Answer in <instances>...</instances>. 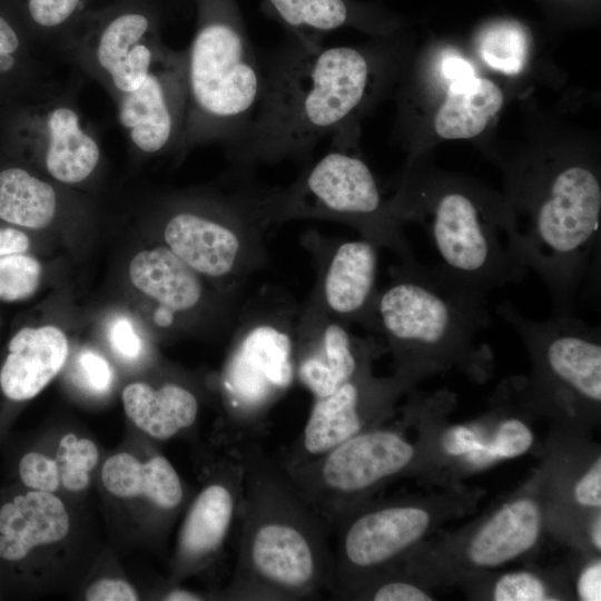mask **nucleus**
<instances>
[{"label": "nucleus", "instance_id": "bb28decb", "mask_svg": "<svg viewBox=\"0 0 601 601\" xmlns=\"http://www.w3.org/2000/svg\"><path fill=\"white\" fill-rule=\"evenodd\" d=\"M529 38L516 22L502 21L490 26L480 39V56L491 68L506 75H516L525 66Z\"/></svg>", "mask_w": 601, "mask_h": 601}, {"label": "nucleus", "instance_id": "4c0bfd02", "mask_svg": "<svg viewBox=\"0 0 601 601\" xmlns=\"http://www.w3.org/2000/svg\"><path fill=\"white\" fill-rule=\"evenodd\" d=\"M375 601H430L420 588L403 581H390L378 585L372 593Z\"/></svg>", "mask_w": 601, "mask_h": 601}, {"label": "nucleus", "instance_id": "f3484780", "mask_svg": "<svg viewBox=\"0 0 601 601\" xmlns=\"http://www.w3.org/2000/svg\"><path fill=\"white\" fill-rule=\"evenodd\" d=\"M132 285L157 304L155 323L173 327L179 317L204 311L205 306L239 309L242 293L228 289L209 292V279L181 260L166 246L144 249L129 263ZM211 280V279H210Z\"/></svg>", "mask_w": 601, "mask_h": 601}, {"label": "nucleus", "instance_id": "7c9ffc66", "mask_svg": "<svg viewBox=\"0 0 601 601\" xmlns=\"http://www.w3.org/2000/svg\"><path fill=\"white\" fill-rule=\"evenodd\" d=\"M19 474L24 485L38 491L53 492L60 484L56 460L41 453H27L19 463Z\"/></svg>", "mask_w": 601, "mask_h": 601}, {"label": "nucleus", "instance_id": "ea45409f", "mask_svg": "<svg viewBox=\"0 0 601 601\" xmlns=\"http://www.w3.org/2000/svg\"><path fill=\"white\" fill-rule=\"evenodd\" d=\"M577 501L585 506L601 505V461L597 460L591 470L579 481L575 486Z\"/></svg>", "mask_w": 601, "mask_h": 601}, {"label": "nucleus", "instance_id": "423d86ee", "mask_svg": "<svg viewBox=\"0 0 601 601\" xmlns=\"http://www.w3.org/2000/svg\"><path fill=\"white\" fill-rule=\"evenodd\" d=\"M274 200L279 224L294 219L343 223L378 248L393 252L402 263L416 262L373 173L335 137L331 149L306 165L289 186L274 188Z\"/></svg>", "mask_w": 601, "mask_h": 601}, {"label": "nucleus", "instance_id": "6e6552de", "mask_svg": "<svg viewBox=\"0 0 601 601\" xmlns=\"http://www.w3.org/2000/svg\"><path fill=\"white\" fill-rule=\"evenodd\" d=\"M428 211L422 221L442 259L440 264L465 284L489 294L521 282L529 268L513 238L511 218L485 209L462 189H445L427 207L402 211L397 219Z\"/></svg>", "mask_w": 601, "mask_h": 601}, {"label": "nucleus", "instance_id": "473e14b6", "mask_svg": "<svg viewBox=\"0 0 601 601\" xmlns=\"http://www.w3.org/2000/svg\"><path fill=\"white\" fill-rule=\"evenodd\" d=\"M79 376L87 388L95 393L107 392L114 381V372L108 361L99 353L82 351L77 358Z\"/></svg>", "mask_w": 601, "mask_h": 601}, {"label": "nucleus", "instance_id": "e433bc0d", "mask_svg": "<svg viewBox=\"0 0 601 601\" xmlns=\"http://www.w3.org/2000/svg\"><path fill=\"white\" fill-rule=\"evenodd\" d=\"M138 598L134 587L120 579H100L86 592L89 601H136Z\"/></svg>", "mask_w": 601, "mask_h": 601}, {"label": "nucleus", "instance_id": "f257e3e1", "mask_svg": "<svg viewBox=\"0 0 601 601\" xmlns=\"http://www.w3.org/2000/svg\"><path fill=\"white\" fill-rule=\"evenodd\" d=\"M262 91L244 135L227 148L235 170L311 162L316 146L344 130L366 99L370 57L353 47L308 48L296 40L260 57Z\"/></svg>", "mask_w": 601, "mask_h": 601}, {"label": "nucleus", "instance_id": "5701e85b", "mask_svg": "<svg viewBox=\"0 0 601 601\" xmlns=\"http://www.w3.org/2000/svg\"><path fill=\"white\" fill-rule=\"evenodd\" d=\"M540 528L541 515L533 501L521 499L506 504L474 536L470 559L482 566L508 562L534 545Z\"/></svg>", "mask_w": 601, "mask_h": 601}, {"label": "nucleus", "instance_id": "c03bdc74", "mask_svg": "<svg viewBox=\"0 0 601 601\" xmlns=\"http://www.w3.org/2000/svg\"><path fill=\"white\" fill-rule=\"evenodd\" d=\"M164 600L167 601H199L204 600L201 594L185 589L176 588L165 594Z\"/></svg>", "mask_w": 601, "mask_h": 601}, {"label": "nucleus", "instance_id": "dca6fc26", "mask_svg": "<svg viewBox=\"0 0 601 601\" xmlns=\"http://www.w3.org/2000/svg\"><path fill=\"white\" fill-rule=\"evenodd\" d=\"M244 492V466L233 447L191 502L183 521L177 544V568L184 574L210 562L221 551Z\"/></svg>", "mask_w": 601, "mask_h": 601}, {"label": "nucleus", "instance_id": "0eeeda50", "mask_svg": "<svg viewBox=\"0 0 601 601\" xmlns=\"http://www.w3.org/2000/svg\"><path fill=\"white\" fill-rule=\"evenodd\" d=\"M299 308L289 293L273 286L242 303L220 378L236 414L264 411L295 380Z\"/></svg>", "mask_w": 601, "mask_h": 601}, {"label": "nucleus", "instance_id": "79ce46f5", "mask_svg": "<svg viewBox=\"0 0 601 601\" xmlns=\"http://www.w3.org/2000/svg\"><path fill=\"white\" fill-rule=\"evenodd\" d=\"M30 246L28 235L16 226H0V257L27 253Z\"/></svg>", "mask_w": 601, "mask_h": 601}, {"label": "nucleus", "instance_id": "58836bf2", "mask_svg": "<svg viewBox=\"0 0 601 601\" xmlns=\"http://www.w3.org/2000/svg\"><path fill=\"white\" fill-rule=\"evenodd\" d=\"M443 446L449 454L461 455L477 453L482 450L483 444L479 442L472 430L465 426H455L444 435Z\"/></svg>", "mask_w": 601, "mask_h": 601}, {"label": "nucleus", "instance_id": "f03ea898", "mask_svg": "<svg viewBox=\"0 0 601 601\" xmlns=\"http://www.w3.org/2000/svg\"><path fill=\"white\" fill-rule=\"evenodd\" d=\"M244 466L236 568L220 594L236 601L317 599L331 591V530L255 440L238 442Z\"/></svg>", "mask_w": 601, "mask_h": 601}, {"label": "nucleus", "instance_id": "72a5a7b5", "mask_svg": "<svg viewBox=\"0 0 601 601\" xmlns=\"http://www.w3.org/2000/svg\"><path fill=\"white\" fill-rule=\"evenodd\" d=\"M81 0H28L32 21L42 29L55 30L76 12Z\"/></svg>", "mask_w": 601, "mask_h": 601}, {"label": "nucleus", "instance_id": "a211bd4d", "mask_svg": "<svg viewBox=\"0 0 601 601\" xmlns=\"http://www.w3.org/2000/svg\"><path fill=\"white\" fill-rule=\"evenodd\" d=\"M149 32L147 16L125 12L111 19L90 46L70 51L116 98L137 90L165 49Z\"/></svg>", "mask_w": 601, "mask_h": 601}, {"label": "nucleus", "instance_id": "2eb2a0df", "mask_svg": "<svg viewBox=\"0 0 601 601\" xmlns=\"http://www.w3.org/2000/svg\"><path fill=\"white\" fill-rule=\"evenodd\" d=\"M29 111L20 130L21 140L37 155L46 173L66 185L87 180L100 162L101 148L85 126L76 102L50 93Z\"/></svg>", "mask_w": 601, "mask_h": 601}, {"label": "nucleus", "instance_id": "7ed1b4c3", "mask_svg": "<svg viewBox=\"0 0 601 601\" xmlns=\"http://www.w3.org/2000/svg\"><path fill=\"white\" fill-rule=\"evenodd\" d=\"M391 282L378 290L377 332L401 366L454 359L475 365L489 357L476 335L490 325L487 294L451 275L441 265L417 262L390 268Z\"/></svg>", "mask_w": 601, "mask_h": 601}, {"label": "nucleus", "instance_id": "4468645a", "mask_svg": "<svg viewBox=\"0 0 601 601\" xmlns=\"http://www.w3.org/2000/svg\"><path fill=\"white\" fill-rule=\"evenodd\" d=\"M342 519L334 556L332 597L357 572L374 570L398 556L425 533L428 514L414 506H383ZM334 529V530H335Z\"/></svg>", "mask_w": 601, "mask_h": 601}, {"label": "nucleus", "instance_id": "a19ab883", "mask_svg": "<svg viewBox=\"0 0 601 601\" xmlns=\"http://www.w3.org/2000/svg\"><path fill=\"white\" fill-rule=\"evenodd\" d=\"M578 593L582 600H601V563H594L585 569L578 581Z\"/></svg>", "mask_w": 601, "mask_h": 601}, {"label": "nucleus", "instance_id": "1a4fd4ad", "mask_svg": "<svg viewBox=\"0 0 601 601\" xmlns=\"http://www.w3.org/2000/svg\"><path fill=\"white\" fill-rule=\"evenodd\" d=\"M413 456V446L397 433L372 430L284 471L333 531L358 495L404 470Z\"/></svg>", "mask_w": 601, "mask_h": 601}, {"label": "nucleus", "instance_id": "39448f33", "mask_svg": "<svg viewBox=\"0 0 601 601\" xmlns=\"http://www.w3.org/2000/svg\"><path fill=\"white\" fill-rule=\"evenodd\" d=\"M185 53L187 108L177 149L217 141L228 148L244 135L257 108L260 57L228 18L204 21Z\"/></svg>", "mask_w": 601, "mask_h": 601}, {"label": "nucleus", "instance_id": "412c9836", "mask_svg": "<svg viewBox=\"0 0 601 601\" xmlns=\"http://www.w3.org/2000/svg\"><path fill=\"white\" fill-rule=\"evenodd\" d=\"M122 404L129 420L157 440H168L196 422L199 401L193 390L167 382L158 388L136 382L122 391Z\"/></svg>", "mask_w": 601, "mask_h": 601}, {"label": "nucleus", "instance_id": "9d476101", "mask_svg": "<svg viewBox=\"0 0 601 601\" xmlns=\"http://www.w3.org/2000/svg\"><path fill=\"white\" fill-rule=\"evenodd\" d=\"M316 269L312 290L325 311L346 325L377 332L378 247L367 239H326L315 231L303 237Z\"/></svg>", "mask_w": 601, "mask_h": 601}, {"label": "nucleus", "instance_id": "a18cd8bd", "mask_svg": "<svg viewBox=\"0 0 601 601\" xmlns=\"http://www.w3.org/2000/svg\"><path fill=\"white\" fill-rule=\"evenodd\" d=\"M600 530H601V523H600V518L597 519L594 525H593V530H592V540H593V543L595 545V548L598 550L601 549V535H600Z\"/></svg>", "mask_w": 601, "mask_h": 601}, {"label": "nucleus", "instance_id": "cd10ccee", "mask_svg": "<svg viewBox=\"0 0 601 601\" xmlns=\"http://www.w3.org/2000/svg\"><path fill=\"white\" fill-rule=\"evenodd\" d=\"M98 459V449L92 441L79 439L72 433L63 435L55 459L62 485L73 492L85 490L89 485V472Z\"/></svg>", "mask_w": 601, "mask_h": 601}, {"label": "nucleus", "instance_id": "ddd939ff", "mask_svg": "<svg viewBox=\"0 0 601 601\" xmlns=\"http://www.w3.org/2000/svg\"><path fill=\"white\" fill-rule=\"evenodd\" d=\"M370 361L356 374L324 397L314 398L303 431L277 457L283 469L314 460L342 442L365 432L367 415L384 405L400 383L375 381L371 377Z\"/></svg>", "mask_w": 601, "mask_h": 601}, {"label": "nucleus", "instance_id": "c85d7f7f", "mask_svg": "<svg viewBox=\"0 0 601 601\" xmlns=\"http://www.w3.org/2000/svg\"><path fill=\"white\" fill-rule=\"evenodd\" d=\"M42 277L40 262L17 253L0 257V302L13 303L30 298L39 288Z\"/></svg>", "mask_w": 601, "mask_h": 601}, {"label": "nucleus", "instance_id": "9b49d317", "mask_svg": "<svg viewBox=\"0 0 601 601\" xmlns=\"http://www.w3.org/2000/svg\"><path fill=\"white\" fill-rule=\"evenodd\" d=\"M115 100L119 124L138 151L178 148L187 108L185 50L165 48L144 83Z\"/></svg>", "mask_w": 601, "mask_h": 601}, {"label": "nucleus", "instance_id": "6ab92c4d", "mask_svg": "<svg viewBox=\"0 0 601 601\" xmlns=\"http://www.w3.org/2000/svg\"><path fill=\"white\" fill-rule=\"evenodd\" d=\"M69 353L65 333L53 326H26L9 341L0 368V388L11 401L38 395L63 367Z\"/></svg>", "mask_w": 601, "mask_h": 601}, {"label": "nucleus", "instance_id": "f704fd0d", "mask_svg": "<svg viewBox=\"0 0 601 601\" xmlns=\"http://www.w3.org/2000/svg\"><path fill=\"white\" fill-rule=\"evenodd\" d=\"M26 49L13 27L0 16V78L26 70Z\"/></svg>", "mask_w": 601, "mask_h": 601}, {"label": "nucleus", "instance_id": "b1692460", "mask_svg": "<svg viewBox=\"0 0 601 601\" xmlns=\"http://www.w3.org/2000/svg\"><path fill=\"white\" fill-rule=\"evenodd\" d=\"M502 104V91L489 79L475 76L452 82L435 116V131L445 139L472 138L483 131Z\"/></svg>", "mask_w": 601, "mask_h": 601}, {"label": "nucleus", "instance_id": "a878e982", "mask_svg": "<svg viewBox=\"0 0 601 601\" xmlns=\"http://www.w3.org/2000/svg\"><path fill=\"white\" fill-rule=\"evenodd\" d=\"M275 12L296 33V41L308 48L322 46L319 35L349 21L344 0H268Z\"/></svg>", "mask_w": 601, "mask_h": 601}, {"label": "nucleus", "instance_id": "c9c22d12", "mask_svg": "<svg viewBox=\"0 0 601 601\" xmlns=\"http://www.w3.org/2000/svg\"><path fill=\"white\" fill-rule=\"evenodd\" d=\"M108 338L110 346L121 358L134 361L141 355V337L128 317L118 316L110 322Z\"/></svg>", "mask_w": 601, "mask_h": 601}, {"label": "nucleus", "instance_id": "20e7f679", "mask_svg": "<svg viewBox=\"0 0 601 601\" xmlns=\"http://www.w3.org/2000/svg\"><path fill=\"white\" fill-rule=\"evenodd\" d=\"M235 170L229 190L196 194L171 203L162 238L181 260L218 285L240 292L269 265L267 229L277 225L272 188Z\"/></svg>", "mask_w": 601, "mask_h": 601}, {"label": "nucleus", "instance_id": "2f4dec72", "mask_svg": "<svg viewBox=\"0 0 601 601\" xmlns=\"http://www.w3.org/2000/svg\"><path fill=\"white\" fill-rule=\"evenodd\" d=\"M543 583L531 573L518 572L503 575L495 584L496 601L546 600Z\"/></svg>", "mask_w": 601, "mask_h": 601}, {"label": "nucleus", "instance_id": "4be33fe9", "mask_svg": "<svg viewBox=\"0 0 601 601\" xmlns=\"http://www.w3.org/2000/svg\"><path fill=\"white\" fill-rule=\"evenodd\" d=\"M101 480L112 495L145 496L165 512L177 510L185 496L177 471L162 455L140 462L129 453H117L104 463Z\"/></svg>", "mask_w": 601, "mask_h": 601}, {"label": "nucleus", "instance_id": "c756f323", "mask_svg": "<svg viewBox=\"0 0 601 601\" xmlns=\"http://www.w3.org/2000/svg\"><path fill=\"white\" fill-rule=\"evenodd\" d=\"M533 443L532 432L519 420L501 424L494 440L477 453L490 457H515L526 452Z\"/></svg>", "mask_w": 601, "mask_h": 601}, {"label": "nucleus", "instance_id": "f8f14e48", "mask_svg": "<svg viewBox=\"0 0 601 601\" xmlns=\"http://www.w3.org/2000/svg\"><path fill=\"white\" fill-rule=\"evenodd\" d=\"M374 344L332 317L311 290L299 308L296 327L295 378L314 396L324 397L349 381L370 361Z\"/></svg>", "mask_w": 601, "mask_h": 601}, {"label": "nucleus", "instance_id": "aec40b11", "mask_svg": "<svg viewBox=\"0 0 601 601\" xmlns=\"http://www.w3.org/2000/svg\"><path fill=\"white\" fill-rule=\"evenodd\" d=\"M70 520L52 492L30 491L0 508V558L19 561L37 546L65 539Z\"/></svg>", "mask_w": 601, "mask_h": 601}, {"label": "nucleus", "instance_id": "37998d69", "mask_svg": "<svg viewBox=\"0 0 601 601\" xmlns=\"http://www.w3.org/2000/svg\"><path fill=\"white\" fill-rule=\"evenodd\" d=\"M442 73L452 82H460L475 77L473 66L464 58L450 55L442 61Z\"/></svg>", "mask_w": 601, "mask_h": 601}, {"label": "nucleus", "instance_id": "393cba45", "mask_svg": "<svg viewBox=\"0 0 601 601\" xmlns=\"http://www.w3.org/2000/svg\"><path fill=\"white\" fill-rule=\"evenodd\" d=\"M58 210V195L47 180L26 168L0 170V219L20 228L43 229Z\"/></svg>", "mask_w": 601, "mask_h": 601}]
</instances>
